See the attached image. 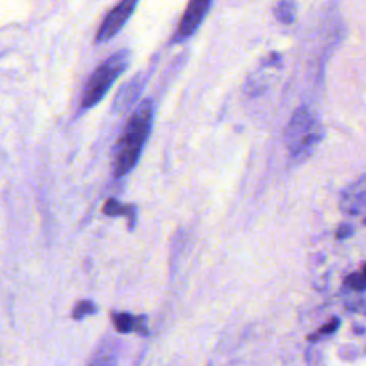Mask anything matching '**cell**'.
<instances>
[{"mask_svg":"<svg viewBox=\"0 0 366 366\" xmlns=\"http://www.w3.org/2000/svg\"><path fill=\"white\" fill-rule=\"evenodd\" d=\"M153 124V103L144 99L129 117L126 128L115 148L113 175L124 178L138 163Z\"/></svg>","mask_w":366,"mask_h":366,"instance_id":"obj_1","label":"cell"},{"mask_svg":"<svg viewBox=\"0 0 366 366\" xmlns=\"http://www.w3.org/2000/svg\"><path fill=\"white\" fill-rule=\"evenodd\" d=\"M286 146L292 156L308 155L324 138V129L318 117L308 108H299L286 126Z\"/></svg>","mask_w":366,"mask_h":366,"instance_id":"obj_2","label":"cell"},{"mask_svg":"<svg viewBox=\"0 0 366 366\" xmlns=\"http://www.w3.org/2000/svg\"><path fill=\"white\" fill-rule=\"evenodd\" d=\"M131 62L129 51H119L108 58L101 66H97L90 75L83 96H82V108L90 109L99 103L115 81L126 70Z\"/></svg>","mask_w":366,"mask_h":366,"instance_id":"obj_3","label":"cell"},{"mask_svg":"<svg viewBox=\"0 0 366 366\" xmlns=\"http://www.w3.org/2000/svg\"><path fill=\"white\" fill-rule=\"evenodd\" d=\"M136 6V0H125V2L117 3L103 19L99 31L96 33V43H105L115 38L117 32L125 26Z\"/></svg>","mask_w":366,"mask_h":366,"instance_id":"obj_4","label":"cell"},{"mask_svg":"<svg viewBox=\"0 0 366 366\" xmlns=\"http://www.w3.org/2000/svg\"><path fill=\"white\" fill-rule=\"evenodd\" d=\"M210 6L212 3L209 2V0H193V2H190L181 19V23L175 32L172 42L182 43L190 36H193V33L198 31L205 16L208 15V10L210 9Z\"/></svg>","mask_w":366,"mask_h":366,"instance_id":"obj_5","label":"cell"},{"mask_svg":"<svg viewBox=\"0 0 366 366\" xmlns=\"http://www.w3.org/2000/svg\"><path fill=\"white\" fill-rule=\"evenodd\" d=\"M340 210L347 215H359L366 208V175L351 183L340 197Z\"/></svg>","mask_w":366,"mask_h":366,"instance_id":"obj_6","label":"cell"},{"mask_svg":"<svg viewBox=\"0 0 366 366\" xmlns=\"http://www.w3.org/2000/svg\"><path fill=\"white\" fill-rule=\"evenodd\" d=\"M112 322L117 332L120 333H132L136 332L139 335L146 336L149 333L148 331V321L146 316H136L128 312H113Z\"/></svg>","mask_w":366,"mask_h":366,"instance_id":"obj_7","label":"cell"},{"mask_svg":"<svg viewBox=\"0 0 366 366\" xmlns=\"http://www.w3.org/2000/svg\"><path fill=\"white\" fill-rule=\"evenodd\" d=\"M103 213L109 216H117V215H124L129 219V226L133 228L135 225V219H136V210L132 205H120L115 199H109L105 206H103Z\"/></svg>","mask_w":366,"mask_h":366,"instance_id":"obj_8","label":"cell"},{"mask_svg":"<svg viewBox=\"0 0 366 366\" xmlns=\"http://www.w3.org/2000/svg\"><path fill=\"white\" fill-rule=\"evenodd\" d=\"M139 93V86H138V81H132L129 85H126L124 89L120 90V93L116 96L115 99V108L116 109H124L126 108L131 102L135 101V97Z\"/></svg>","mask_w":366,"mask_h":366,"instance_id":"obj_9","label":"cell"},{"mask_svg":"<svg viewBox=\"0 0 366 366\" xmlns=\"http://www.w3.org/2000/svg\"><path fill=\"white\" fill-rule=\"evenodd\" d=\"M297 5L294 2H281L275 8V16L281 23L290 24L295 20Z\"/></svg>","mask_w":366,"mask_h":366,"instance_id":"obj_10","label":"cell"},{"mask_svg":"<svg viewBox=\"0 0 366 366\" xmlns=\"http://www.w3.org/2000/svg\"><path fill=\"white\" fill-rule=\"evenodd\" d=\"M116 351L112 347H106L94 355L89 366H112L116 362Z\"/></svg>","mask_w":366,"mask_h":366,"instance_id":"obj_11","label":"cell"},{"mask_svg":"<svg viewBox=\"0 0 366 366\" xmlns=\"http://www.w3.org/2000/svg\"><path fill=\"white\" fill-rule=\"evenodd\" d=\"M97 310V306L92 302V301H81L75 309H73L72 312V318L76 319V321H81L83 318H86V316H90V315H94Z\"/></svg>","mask_w":366,"mask_h":366,"instance_id":"obj_12","label":"cell"},{"mask_svg":"<svg viewBox=\"0 0 366 366\" xmlns=\"http://www.w3.org/2000/svg\"><path fill=\"white\" fill-rule=\"evenodd\" d=\"M339 325H340V321H339L338 318H333V319H331V321H329L326 325L321 326L318 331H316V333L310 335V336H309V339H310V340H316V339H318L319 336L332 335L333 332H336V329L339 328Z\"/></svg>","mask_w":366,"mask_h":366,"instance_id":"obj_13","label":"cell"},{"mask_svg":"<svg viewBox=\"0 0 366 366\" xmlns=\"http://www.w3.org/2000/svg\"><path fill=\"white\" fill-rule=\"evenodd\" d=\"M345 285H347L348 288H351L352 290H356V292L366 289V281H365V278L362 276L360 272L351 274V275L345 279Z\"/></svg>","mask_w":366,"mask_h":366,"instance_id":"obj_14","label":"cell"},{"mask_svg":"<svg viewBox=\"0 0 366 366\" xmlns=\"http://www.w3.org/2000/svg\"><path fill=\"white\" fill-rule=\"evenodd\" d=\"M353 232H355V229H353L352 225L344 224V225H340L338 228V231H336V239H340V240H342V239H348V238H351L353 235Z\"/></svg>","mask_w":366,"mask_h":366,"instance_id":"obj_15","label":"cell"},{"mask_svg":"<svg viewBox=\"0 0 366 366\" xmlns=\"http://www.w3.org/2000/svg\"><path fill=\"white\" fill-rule=\"evenodd\" d=\"M360 274H362V276L365 278V281H366V265L362 267V271H360Z\"/></svg>","mask_w":366,"mask_h":366,"instance_id":"obj_16","label":"cell"},{"mask_svg":"<svg viewBox=\"0 0 366 366\" xmlns=\"http://www.w3.org/2000/svg\"><path fill=\"white\" fill-rule=\"evenodd\" d=\"M363 224H365V225H366V219H365V221H363Z\"/></svg>","mask_w":366,"mask_h":366,"instance_id":"obj_17","label":"cell"},{"mask_svg":"<svg viewBox=\"0 0 366 366\" xmlns=\"http://www.w3.org/2000/svg\"><path fill=\"white\" fill-rule=\"evenodd\" d=\"M209 366H212V365H209Z\"/></svg>","mask_w":366,"mask_h":366,"instance_id":"obj_18","label":"cell"}]
</instances>
